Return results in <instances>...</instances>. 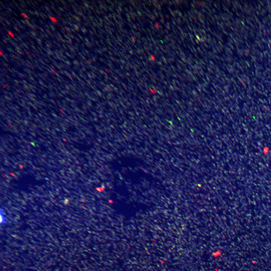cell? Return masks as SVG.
<instances>
[{
  "label": "cell",
  "mask_w": 271,
  "mask_h": 271,
  "mask_svg": "<svg viewBox=\"0 0 271 271\" xmlns=\"http://www.w3.org/2000/svg\"><path fill=\"white\" fill-rule=\"evenodd\" d=\"M1 52V55H2V51H1V52Z\"/></svg>",
  "instance_id": "obj_4"
},
{
  "label": "cell",
  "mask_w": 271,
  "mask_h": 271,
  "mask_svg": "<svg viewBox=\"0 0 271 271\" xmlns=\"http://www.w3.org/2000/svg\"><path fill=\"white\" fill-rule=\"evenodd\" d=\"M8 33L9 34V35H10V36H11V37H14V34H13L12 32L10 31H8Z\"/></svg>",
  "instance_id": "obj_2"
},
{
  "label": "cell",
  "mask_w": 271,
  "mask_h": 271,
  "mask_svg": "<svg viewBox=\"0 0 271 271\" xmlns=\"http://www.w3.org/2000/svg\"><path fill=\"white\" fill-rule=\"evenodd\" d=\"M21 15L22 16H23V17H24V18H26V17H27V16H26V15L24 14V13H22Z\"/></svg>",
  "instance_id": "obj_3"
},
{
  "label": "cell",
  "mask_w": 271,
  "mask_h": 271,
  "mask_svg": "<svg viewBox=\"0 0 271 271\" xmlns=\"http://www.w3.org/2000/svg\"><path fill=\"white\" fill-rule=\"evenodd\" d=\"M50 18L51 20H52L53 22H54L56 23L57 22H58L57 21V19H56L55 17L51 16V17H50Z\"/></svg>",
  "instance_id": "obj_1"
}]
</instances>
